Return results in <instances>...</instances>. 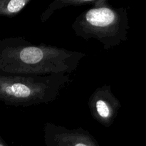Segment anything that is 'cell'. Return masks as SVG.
I'll use <instances>...</instances> for the list:
<instances>
[{"label":"cell","mask_w":146,"mask_h":146,"mask_svg":"<svg viewBox=\"0 0 146 146\" xmlns=\"http://www.w3.org/2000/svg\"><path fill=\"white\" fill-rule=\"evenodd\" d=\"M86 56L56 46L32 44L23 36L9 37L0 40V74L70 75Z\"/></svg>","instance_id":"6da1fadb"},{"label":"cell","mask_w":146,"mask_h":146,"mask_svg":"<svg viewBox=\"0 0 146 146\" xmlns=\"http://www.w3.org/2000/svg\"><path fill=\"white\" fill-rule=\"evenodd\" d=\"M70 81L69 74H0V101L16 107L49 104Z\"/></svg>","instance_id":"7a4b0ae2"},{"label":"cell","mask_w":146,"mask_h":146,"mask_svg":"<svg viewBox=\"0 0 146 146\" xmlns=\"http://www.w3.org/2000/svg\"><path fill=\"white\" fill-rule=\"evenodd\" d=\"M71 27L76 36L86 41L95 38L107 51L128 38L130 29L128 11L125 7H113L105 0L103 4L81 13Z\"/></svg>","instance_id":"3957f363"},{"label":"cell","mask_w":146,"mask_h":146,"mask_svg":"<svg viewBox=\"0 0 146 146\" xmlns=\"http://www.w3.org/2000/svg\"><path fill=\"white\" fill-rule=\"evenodd\" d=\"M88 106L91 116L104 127H111L118 116L121 104L114 95L111 86L105 85L97 88L90 96Z\"/></svg>","instance_id":"277c9868"},{"label":"cell","mask_w":146,"mask_h":146,"mask_svg":"<svg viewBox=\"0 0 146 146\" xmlns=\"http://www.w3.org/2000/svg\"><path fill=\"white\" fill-rule=\"evenodd\" d=\"M46 146H100L96 138L83 128L69 129L53 123L44 126Z\"/></svg>","instance_id":"5b68a950"},{"label":"cell","mask_w":146,"mask_h":146,"mask_svg":"<svg viewBox=\"0 0 146 146\" xmlns=\"http://www.w3.org/2000/svg\"><path fill=\"white\" fill-rule=\"evenodd\" d=\"M105 0H55L48 6L40 17L41 23H45L53 14L57 10L68 7H80V6H94L103 4Z\"/></svg>","instance_id":"8992f818"},{"label":"cell","mask_w":146,"mask_h":146,"mask_svg":"<svg viewBox=\"0 0 146 146\" xmlns=\"http://www.w3.org/2000/svg\"><path fill=\"white\" fill-rule=\"evenodd\" d=\"M31 1V0H0V17H16Z\"/></svg>","instance_id":"52a82bcc"},{"label":"cell","mask_w":146,"mask_h":146,"mask_svg":"<svg viewBox=\"0 0 146 146\" xmlns=\"http://www.w3.org/2000/svg\"><path fill=\"white\" fill-rule=\"evenodd\" d=\"M0 146H8L7 143L3 140V138L0 136Z\"/></svg>","instance_id":"ba28073f"}]
</instances>
